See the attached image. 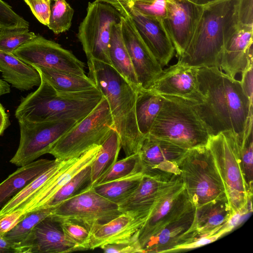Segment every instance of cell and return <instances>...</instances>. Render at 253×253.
I'll list each match as a JSON object with an SVG mask.
<instances>
[{
  "mask_svg": "<svg viewBox=\"0 0 253 253\" xmlns=\"http://www.w3.org/2000/svg\"><path fill=\"white\" fill-rule=\"evenodd\" d=\"M114 128L110 107L103 96L88 115L51 145L48 153L59 161L78 158L90 149L101 145Z\"/></svg>",
  "mask_w": 253,
  "mask_h": 253,
  "instance_id": "ba28073f",
  "label": "cell"
},
{
  "mask_svg": "<svg viewBox=\"0 0 253 253\" xmlns=\"http://www.w3.org/2000/svg\"><path fill=\"white\" fill-rule=\"evenodd\" d=\"M161 95L163 105L149 133L186 150L207 146L211 135L191 102Z\"/></svg>",
  "mask_w": 253,
  "mask_h": 253,
  "instance_id": "5b68a950",
  "label": "cell"
},
{
  "mask_svg": "<svg viewBox=\"0 0 253 253\" xmlns=\"http://www.w3.org/2000/svg\"><path fill=\"white\" fill-rule=\"evenodd\" d=\"M237 10L239 24L253 26V0H238Z\"/></svg>",
  "mask_w": 253,
  "mask_h": 253,
  "instance_id": "f6af8a7d",
  "label": "cell"
},
{
  "mask_svg": "<svg viewBox=\"0 0 253 253\" xmlns=\"http://www.w3.org/2000/svg\"><path fill=\"white\" fill-rule=\"evenodd\" d=\"M12 53L33 67H42L86 76L83 62L60 44L41 36H37L23 43Z\"/></svg>",
  "mask_w": 253,
  "mask_h": 253,
  "instance_id": "7c38bea8",
  "label": "cell"
},
{
  "mask_svg": "<svg viewBox=\"0 0 253 253\" xmlns=\"http://www.w3.org/2000/svg\"><path fill=\"white\" fill-rule=\"evenodd\" d=\"M253 118L249 119L241 138L238 139L244 178L249 190L252 194L253 189Z\"/></svg>",
  "mask_w": 253,
  "mask_h": 253,
  "instance_id": "d590c367",
  "label": "cell"
},
{
  "mask_svg": "<svg viewBox=\"0 0 253 253\" xmlns=\"http://www.w3.org/2000/svg\"><path fill=\"white\" fill-rule=\"evenodd\" d=\"M36 36L28 28L0 29V52L12 53L17 47Z\"/></svg>",
  "mask_w": 253,
  "mask_h": 253,
  "instance_id": "f35d334b",
  "label": "cell"
},
{
  "mask_svg": "<svg viewBox=\"0 0 253 253\" xmlns=\"http://www.w3.org/2000/svg\"><path fill=\"white\" fill-rule=\"evenodd\" d=\"M10 125L8 116L5 109L0 103V135H1L4 130Z\"/></svg>",
  "mask_w": 253,
  "mask_h": 253,
  "instance_id": "f907efd6",
  "label": "cell"
},
{
  "mask_svg": "<svg viewBox=\"0 0 253 253\" xmlns=\"http://www.w3.org/2000/svg\"><path fill=\"white\" fill-rule=\"evenodd\" d=\"M10 86L7 82L0 79V96L9 93Z\"/></svg>",
  "mask_w": 253,
  "mask_h": 253,
  "instance_id": "f5cc1de1",
  "label": "cell"
},
{
  "mask_svg": "<svg viewBox=\"0 0 253 253\" xmlns=\"http://www.w3.org/2000/svg\"><path fill=\"white\" fill-rule=\"evenodd\" d=\"M196 209L193 205L165 226L145 244L143 253L173 252L178 247L200 238L196 225Z\"/></svg>",
  "mask_w": 253,
  "mask_h": 253,
  "instance_id": "ac0fdd59",
  "label": "cell"
},
{
  "mask_svg": "<svg viewBox=\"0 0 253 253\" xmlns=\"http://www.w3.org/2000/svg\"><path fill=\"white\" fill-rule=\"evenodd\" d=\"M0 71L7 83L21 90H28L39 86L41 77L39 72L15 56L13 53L0 52Z\"/></svg>",
  "mask_w": 253,
  "mask_h": 253,
  "instance_id": "484cf974",
  "label": "cell"
},
{
  "mask_svg": "<svg viewBox=\"0 0 253 253\" xmlns=\"http://www.w3.org/2000/svg\"><path fill=\"white\" fill-rule=\"evenodd\" d=\"M15 253L14 244L3 237H0V253Z\"/></svg>",
  "mask_w": 253,
  "mask_h": 253,
  "instance_id": "816d5d0a",
  "label": "cell"
},
{
  "mask_svg": "<svg viewBox=\"0 0 253 253\" xmlns=\"http://www.w3.org/2000/svg\"><path fill=\"white\" fill-rule=\"evenodd\" d=\"M38 88L22 98L15 116L33 122L73 119L81 121L103 97L97 88L75 92L55 89L42 76Z\"/></svg>",
  "mask_w": 253,
  "mask_h": 253,
  "instance_id": "277c9868",
  "label": "cell"
},
{
  "mask_svg": "<svg viewBox=\"0 0 253 253\" xmlns=\"http://www.w3.org/2000/svg\"><path fill=\"white\" fill-rule=\"evenodd\" d=\"M122 213L118 204L98 194L89 185L56 206L51 214L58 221L69 220L85 227L91 234Z\"/></svg>",
  "mask_w": 253,
  "mask_h": 253,
  "instance_id": "9c48e42d",
  "label": "cell"
},
{
  "mask_svg": "<svg viewBox=\"0 0 253 253\" xmlns=\"http://www.w3.org/2000/svg\"><path fill=\"white\" fill-rule=\"evenodd\" d=\"M207 146L223 181L232 215L243 211H252L253 194L244 178L236 135L226 131L211 136Z\"/></svg>",
  "mask_w": 253,
  "mask_h": 253,
  "instance_id": "8992f818",
  "label": "cell"
},
{
  "mask_svg": "<svg viewBox=\"0 0 253 253\" xmlns=\"http://www.w3.org/2000/svg\"><path fill=\"white\" fill-rule=\"evenodd\" d=\"M59 222L65 237L68 241L79 251L90 250L91 234L85 227L69 220Z\"/></svg>",
  "mask_w": 253,
  "mask_h": 253,
  "instance_id": "ab89813d",
  "label": "cell"
},
{
  "mask_svg": "<svg viewBox=\"0 0 253 253\" xmlns=\"http://www.w3.org/2000/svg\"><path fill=\"white\" fill-rule=\"evenodd\" d=\"M52 2L47 26L54 34H59L70 28L74 10L66 0H54Z\"/></svg>",
  "mask_w": 253,
  "mask_h": 253,
  "instance_id": "74e56055",
  "label": "cell"
},
{
  "mask_svg": "<svg viewBox=\"0 0 253 253\" xmlns=\"http://www.w3.org/2000/svg\"><path fill=\"white\" fill-rule=\"evenodd\" d=\"M51 1V2H52V1H53L54 0H50Z\"/></svg>",
  "mask_w": 253,
  "mask_h": 253,
  "instance_id": "11a10c76",
  "label": "cell"
},
{
  "mask_svg": "<svg viewBox=\"0 0 253 253\" xmlns=\"http://www.w3.org/2000/svg\"><path fill=\"white\" fill-rule=\"evenodd\" d=\"M100 145L90 149L78 158L66 160L56 174L16 210H20L23 215H24L42 208L73 176L83 169L92 164L99 150Z\"/></svg>",
  "mask_w": 253,
  "mask_h": 253,
  "instance_id": "44dd1931",
  "label": "cell"
},
{
  "mask_svg": "<svg viewBox=\"0 0 253 253\" xmlns=\"http://www.w3.org/2000/svg\"><path fill=\"white\" fill-rule=\"evenodd\" d=\"M227 233H228L227 230L225 228H222L219 231L213 235L202 237L193 242L180 246L175 251L189 250L198 248L216 241L222 235Z\"/></svg>",
  "mask_w": 253,
  "mask_h": 253,
  "instance_id": "c3c4849f",
  "label": "cell"
},
{
  "mask_svg": "<svg viewBox=\"0 0 253 253\" xmlns=\"http://www.w3.org/2000/svg\"><path fill=\"white\" fill-rule=\"evenodd\" d=\"M100 248L105 253H142V250L138 240V236L135 237L129 241L107 244Z\"/></svg>",
  "mask_w": 253,
  "mask_h": 253,
  "instance_id": "ee69618b",
  "label": "cell"
},
{
  "mask_svg": "<svg viewBox=\"0 0 253 253\" xmlns=\"http://www.w3.org/2000/svg\"><path fill=\"white\" fill-rule=\"evenodd\" d=\"M57 161L39 159L20 167L9 175L0 183V211L27 184L53 166Z\"/></svg>",
  "mask_w": 253,
  "mask_h": 253,
  "instance_id": "d4e9b609",
  "label": "cell"
},
{
  "mask_svg": "<svg viewBox=\"0 0 253 253\" xmlns=\"http://www.w3.org/2000/svg\"><path fill=\"white\" fill-rule=\"evenodd\" d=\"M253 26L238 24L226 42L219 69L231 78L242 73L253 57Z\"/></svg>",
  "mask_w": 253,
  "mask_h": 253,
  "instance_id": "603a6c76",
  "label": "cell"
},
{
  "mask_svg": "<svg viewBox=\"0 0 253 253\" xmlns=\"http://www.w3.org/2000/svg\"><path fill=\"white\" fill-rule=\"evenodd\" d=\"M197 76L203 100L190 102L211 136L232 131L240 139L253 115V103L240 81L216 67L198 68Z\"/></svg>",
  "mask_w": 253,
  "mask_h": 253,
  "instance_id": "6da1fadb",
  "label": "cell"
},
{
  "mask_svg": "<svg viewBox=\"0 0 253 253\" xmlns=\"http://www.w3.org/2000/svg\"><path fill=\"white\" fill-rule=\"evenodd\" d=\"M204 5L189 0H168L164 23L176 52L180 57L195 31Z\"/></svg>",
  "mask_w": 253,
  "mask_h": 253,
  "instance_id": "9a60e30c",
  "label": "cell"
},
{
  "mask_svg": "<svg viewBox=\"0 0 253 253\" xmlns=\"http://www.w3.org/2000/svg\"><path fill=\"white\" fill-rule=\"evenodd\" d=\"M55 208H41L25 214L23 218L3 237L13 243L14 246L20 243L27 237L35 226L52 213Z\"/></svg>",
  "mask_w": 253,
  "mask_h": 253,
  "instance_id": "e575fe53",
  "label": "cell"
},
{
  "mask_svg": "<svg viewBox=\"0 0 253 253\" xmlns=\"http://www.w3.org/2000/svg\"><path fill=\"white\" fill-rule=\"evenodd\" d=\"M109 52L112 66L114 69L136 88L140 86L123 40L121 20L112 27Z\"/></svg>",
  "mask_w": 253,
  "mask_h": 253,
  "instance_id": "f1b7e54d",
  "label": "cell"
},
{
  "mask_svg": "<svg viewBox=\"0 0 253 253\" xmlns=\"http://www.w3.org/2000/svg\"><path fill=\"white\" fill-rule=\"evenodd\" d=\"M144 223V220L129 213H122L94 231L91 236L90 250L129 241L138 236V231Z\"/></svg>",
  "mask_w": 253,
  "mask_h": 253,
  "instance_id": "cb8c5ba5",
  "label": "cell"
},
{
  "mask_svg": "<svg viewBox=\"0 0 253 253\" xmlns=\"http://www.w3.org/2000/svg\"><path fill=\"white\" fill-rule=\"evenodd\" d=\"M87 60L88 77L108 103L126 157L138 153L144 136L136 122V88L112 66L94 59Z\"/></svg>",
  "mask_w": 253,
  "mask_h": 253,
  "instance_id": "7a4b0ae2",
  "label": "cell"
},
{
  "mask_svg": "<svg viewBox=\"0 0 253 253\" xmlns=\"http://www.w3.org/2000/svg\"><path fill=\"white\" fill-rule=\"evenodd\" d=\"M36 18L42 24L47 26L50 14V0H24Z\"/></svg>",
  "mask_w": 253,
  "mask_h": 253,
  "instance_id": "7bdbcfd3",
  "label": "cell"
},
{
  "mask_svg": "<svg viewBox=\"0 0 253 253\" xmlns=\"http://www.w3.org/2000/svg\"><path fill=\"white\" fill-rule=\"evenodd\" d=\"M121 29L139 85L149 89L162 67L144 43L130 16L121 17Z\"/></svg>",
  "mask_w": 253,
  "mask_h": 253,
  "instance_id": "2e32d148",
  "label": "cell"
},
{
  "mask_svg": "<svg viewBox=\"0 0 253 253\" xmlns=\"http://www.w3.org/2000/svg\"><path fill=\"white\" fill-rule=\"evenodd\" d=\"M253 57L250 58L247 66L242 72V79L240 81L243 89L253 103Z\"/></svg>",
  "mask_w": 253,
  "mask_h": 253,
  "instance_id": "7dc6e473",
  "label": "cell"
},
{
  "mask_svg": "<svg viewBox=\"0 0 253 253\" xmlns=\"http://www.w3.org/2000/svg\"><path fill=\"white\" fill-rule=\"evenodd\" d=\"M0 28H29L28 22L14 12L6 3L0 0Z\"/></svg>",
  "mask_w": 253,
  "mask_h": 253,
  "instance_id": "b9f144b4",
  "label": "cell"
},
{
  "mask_svg": "<svg viewBox=\"0 0 253 253\" xmlns=\"http://www.w3.org/2000/svg\"><path fill=\"white\" fill-rule=\"evenodd\" d=\"M66 161L58 160L53 166L27 184L2 208L0 211V216L10 212L20 206L56 174Z\"/></svg>",
  "mask_w": 253,
  "mask_h": 253,
  "instance_id": "d6a6232c",
  "label": "cell"
},
{
  "mask_svg": "<svg viewBox=\"0 0 253 253\" xmlns=\"http://www.w3.org/2000/svg\"><path fill=\"white\" fill-rule=\"evenodd\" d=\"M143 175V172H139L93 187L100 195L119 205L135 190Z\"/></svg>",
  "mask_w": 253,
  "mask_h": 253,
  "instance_id": "1f68e13d",
  "label": "cell"
},
{
  "mask_svg": "<svg viewBox=\"0 0 253 253\" xmlns=\"http://www.w3.org/2000/svg\"><path fill=\"white\" fill-rule=\"evenodd\" d=\"M232 215L227 198L212 201L196 208V225L200 236H210L218 232Z\"/></svg>",
  "mask_w": 253,
  "mask_h": 253,
  "instance_id": "4316f807",
  "label": "cell"
},
{
  "mask_svg": "<svg viewBox=\"0 0 253 253\" xmlns=\"http://www.w3.org/2000/svg\"><path fill=\"white\" fill-rule=\"evenodd\" d=\"M178 166L181 179L196 208L227 198L213 157L207 146L188 150Z\"/></svg>",
  "mask_w": 253,
  "mask_h": 253,
  "instance_id": "52a82bcc",
  "label": "cell"
},
{
  "mask_svg": "<svg viewBox=\"0 0 253 253\" xmlns=\"http://www.w3.org/2000/svg\"><path fill=\"white\" fill-rule=\"evenodd\" d=\"M180 178V175L164 172L144 173L138 187L118 205L120 211L145 222L158 200Z\"/></svg>",
  "mask_w": 253,
  "mask_h": 253,
  "instance_id": "5bb4252c",
  "label": "cell"
},
{
  "mask_svg": "<svg viewBox=\"0 0 253 253\" xmlns=\"http://www.w3.org/2000/svg\"><path fill=\"white\" fill-rule=\"evenodd\" d=\"M19 210L0 216V237H3L24 217Z\"/></svg>",
  "mask_w": 253,
  "mask_h": 253,
  "instance_id": "bcb514c9",
  "label": "cell"
},
{
  "mask_svg": "<svg viewBox=\"0 0 253 253\" xmlns=\"http://www.w3.org/2000/svg\"><path fill=\"white\" fill-rule=\"evenodd\" d=\"M33 67L55 89L59 91L75 92L97 88L94 82L87 76H82L42 67Z\"/></svg>",
  "mask_w": 253,
  "mask_h": 253,
  "instance_id": "f546056e",
  "label": "cell"
},
{
  "mask_svg": "<svg viewBox=\"0 0 253 253\" xmlns=\"http://www.w3.org/2000/svg\"></svg>",
  "mask_w": 253,
  "mask_h": 253,
  "instance_id": "9f6ffc18",
  "label": "cell"
},
{
  "mask_svg": "<svg viewBox=\"0 0 253 253\" xmlns=\"http://www.w3.org/2000/svg\"><path fill=\"white\" fill-rule=\"evenodd\" d=\"M168 0H134L133 7L144 15L164 19Z\"/></svg>",
  "mask_w": 253,
  "mask_h": 253,
  "instance_id": "60d3db41",
  "label": "cell"
},
{
  "mask_svg": "<svg viewBox=\"0 0 253 253\" xmlns=\"http://www.w3.org/2000/svg\"><path fill=\"white\" fill-rule=\"evenodd\" d=\"M91 168L88 165L73 176L43 206V208L56 207L91 185Z\"/></svg>",
  "mask_w": 253,
  "mask_h": 253,
  "instance_id": "836d02e7",
  "label": "cell"
},
{
  "mask_svg": "<svg viewBox=\"0 0 253 253\" xmlns=\"http://www.w3.org/2000/svg\"><path fill=\"white\" fill-rule=\"evenodd\" d=\"M122 16L109 4L96 0L88 2L77 34L87 59H96L112 66L109 52L111 30L114 25L121 22Z\"/></svg>",
  "mask_w": 253,
  "mask_h": 253,
  "instance_id": "30bf717a",
  "label": "cell"
},
{
  "mask_svg": "<svg viewBox=\"0 0 253 253\" xmlns=\"http://www.w3.org/2000/svg\"><path fill=\"white\" fill-rule=\"evenodd\" d=\"M135 116L138 129L148 134L163 103V96L151 89L136 88Z\"/></svg>",
  "mask_w": 253,
  "mask_h": 253,
  "instance_id": "83f0119b",
  "label": "cell"
},
{
  "mask_svg": "<svg viewBox=\"0 0 253 253\" xmlns=\"http://www.w3.org/2000/svg\"><path fill=\"white\" fill-rule=\"evenodd\" d=\"M187 150L148 133L144 136L138 152L143 172L180 175L179 164Z\"/></svg>",
  "mask_w": 253,
  "mask_h": 253,
  "instance_id": "ffe728a7",
  "label": "cell"
},
{
  "mask_svg": "<svg viewBox=\"0 0 253 253\" xmlns=\"http://www.w3.org/2000/svg\"><path fill=\"white\" fill-rule=\"evenodd\" d=\"M130 16L142 39L161 66L167 65L175 49L164 19L144 15L133 8Z\"/></svg>",
  "mask_w": 253,
  "mask_h": 253,
  "instance_id": "7402d4cb",
  "label": "cell"
},
{
  "mask_svg": "<svg viewBox=\"0 0 253 253\" xmlns=\"http://www.w3.org/2000/svg\"><path fill=\"white\" fill-rule=\"evenodd\" d=\"M139 172H143V169L138 153L117 161L110 170L99 179L95 185L117 180Z\"/></svg>",
  "mask_w": 253,
  "mask_h": 253,
  "instance_id": "8d00e7d4",
  "label": "cell"
},
{
  "mask_svg": "<svg viewBox=\"0 0 253 253\" xmlns=\"http://www.w3.org/2000/svg\"><path fill=\"white\" fill-rule=\"evenodd\" d=\"M193 205L180 178L160 198L139 229L138 240L142 250L151 238Z\"/></svg>",
  "mask_w": 253,
  "mask_h": 253,
  "instance_id": "4fadbf2b",
  "label": "cell"
},
{
  "mask_svg": "<svg viewBox=\"0 0 253 253\" xmlns=\"http://www.w3.org/2000/svg\"><path fill=\"white\" fill-rule=\"evenodd\" d=\"M199 5H204L218 0H189Z\"/></svg>",
  "mask_w": 253,
  "mask_h": 253,
  "instance_id": "db71d44e",
  "label": "cell"
},
{
  "mask_svg": "<svg viewBox=\"0 0 253 253\" xmlns=\"http://www.w3.org/2000/svg\"><path fill=\"white\" fill-rule=\"evenodd\" d=\"M121 148L120 136L114 128L100 145L99 150L91 164V185L94 186L118 161Z\"/></svg>",
  "mask_w": 253,
  "mask_h": 253,
  "instance_id": "4dcf8cb0",
  "label": "cell"
},
{
  "mask_svg": "<svg viewBox=\"0 0 253 253\" xmlns=\"http://www.w3.org/2000/svg\"><path fill=\"white\" fill-rule=\"evenodd\" d=\"M18 121L20 142L10 162L20 167L48 153L51 145L79 122L73 119L40 122Z\"/></svg>",
  "mask_w": 253,
  "mask_h": 253,
  "instance_id": "8fae6325",
  "label": "cell"
},
{
  "mask_svg": "<svg viewBox=\"0 0 253 253\" xmlns=\"http://www.w3.org/2000/svg\"><path fill=\"white\" fill-rule=\"evenodd\" d=\"M110 5L124 17L130 16L134 0H96Z\"/></svg>",
  "mask_w": 253,
  "mask_h": 253,
  "instance_id": "681fc988",
  "label": "cell"
},
{
  "mask_svg": "<svg viewBox=\"0 0 253 253\" xmlns=\"http://www.w3.org/2000/svg\"><path fill=\"white\" fill-rule=\"evenodd\" d=\"M198 68L178 61L163 70L149 89L160 95L182 98L192 102H202L197 76Z\"/></svg>",
  "mask_w": 253,
  "mask_h": 253,
  "instance_id": "e0dca14e",
  "label": "cell"
},
{
  "mask_svg": "<svg viewBox=\"0 0 253 253\" xmlns=\"http://www.w3.org/2000/svg\"><path fill=\"white\" fill-rule=\"evenodd\" d=\"M238 0H218L204 5L193 37L178 62L196 68H219L224 45L238 24Z\"/></svg>",
  "mask_w": 253,
  "mask_h": 253,
  "instance_id": "3957f363",
  "label": "cell"
},
{
  "mask_svg": "<svg viewBox=\"0 0 253 253\" xmlns=\"http://www.w3.org/2000/svg\"><path fill=\"white\" fill-rule=\"evenodd\" d=\"M15 253H66L79 251L64 235L60 222L51 214L42 220L15 246Z\"/></svg>",
  "mask_w": 253,
  "mask_h": 253,
  "instance_id": "d6986e66",
  "label": "cell"
}]
</instances>
